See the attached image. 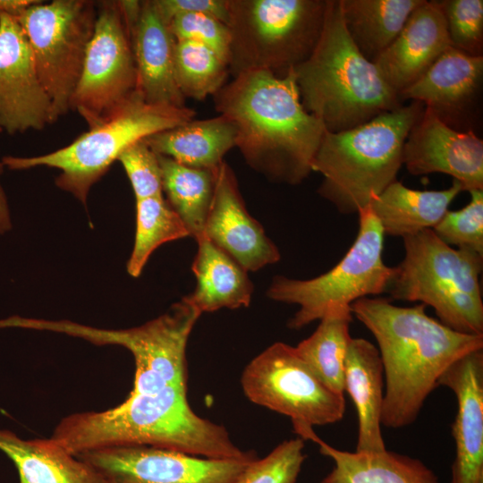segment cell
Segmentation results:
<instances>
[{
	"label": "cell",
	"mask_w": 483,
	"mask_h": 483,
	"mask_svg": "<svg viewBox=\"0 0 483 483\" xmlns=\"http://www.w3.org/2000/svg\"><path fill=\"white\" fill-rule=\"evenodd\" d=\"M216 110L236 128V145L246 163L268 180L301 183L325 132L303 107L294 70L284 77L266 71L242 72L215 95Z\"/></svg>",
	"instance_id": "6da1fadb"
},
{
	"label": "cell",
	"mask_w": 483,
	"mask_h": 483,
	"mask_svg": "<svg viewBox=\"0 0 483 483\" xmlns=\"http://www.w3.org/2000/svg\"><path fill=\"white\" fill-rule=\"evenodd\" d=\"M351 309L377 343L385 378L381 423L389 428L412 424L446 369L483 349V335L449 328L429 317L421 303L400 307L388 299L366 297Z\"/></svg>",
	"instance_id": "7a4b0ae2"
},
{
	"label": "cell",
	"mask_w": 483,
	"mask_h": 483,
	"mask_svg": "<svg viewBox=\"0 0 483 483\" xmlns=\"http://www.w3.org/2000/svg\"><path fill=\"white\" fill-rule=\"evenodd\" d=\"M50 438L73 455L100 448L148 445L212 459L256 456L253 451L238 447L224 426L194 412L187 389L178 387L129 394L111 409L67 415Z\"/></svg>",
	"instance_id": "3957f363"
},
{
	"label": "cell",
	"mask_w": 483,
	"mask_h": 483,
	"mask_svg": "<svg viewBox=\"0 0 483 483\" xmlns=\"http://www.w3.org/2000/svg\"><path fill=\"white\" fill-rule=\"evenodd\" d=\"M294 73L303 107L328 132L355 128L403 105L352 43L339 0H327L317 46Z\"/></svg>",
	"instance_id": "277c9868"
},
{
	"label": "cell",
	"mask_w": 483,
	"mask_h": 483,
	"mask_svg": "<svg viewBox=\"0 0 483 483\" xmlns=\"http://www.w3.org/2000/svg\"><path fill=\"white\" fill-rule=\"evenodd\" d=\"M425 106L417 101L355 128L326 131L312 163L318 194L343 215L358 214L396 181L407 136Z\"/></svg>",
	"instance_id": "5b68a950"
},
{
	"label": "cell",
	"mask_w": 483,
	"mask_h": 483,
	"mask_svg": "<svg viewBox=\"0 0 483 483\" xmlns=\"http://www.w3.org/2000/svg\"><path fill=\"white\" fill-rule=\"evenodd\" d=\"M404 257L394 267L386 293L392 300L430 306L449 328L483 335L480 275L483 256L453 248L432 229L402 238Z\"/></svg>",
	"instance_id": "8992f818"
},
{
	"label": "cell",
	"mask_w": 483,
	"mask_h": 483,
	"mask_svg": "<svg viewBox=\"0 0 483 483\" xmlns=\"http://www.w3.org/2000/svg\"><path fill=\"white\" fill-rule=\"evenodd\" d=\"M326 5L327 0H228L230 73L287 75L317 46Z\"/></svg>",
	"instance_id": "52a82bcc"
},
{
	"label": "cell",
	"mask_w": 483,
	"mask_h": 483,
	"mask_svg": "<svg viewBox=\"0 0 483 483\" xmlns=\"http://www.w3.org/2000/svg\"><path fill=\"white\" fill-rule=\"evenodd\" d=\"M195 115L196 111L188 106L149 104L138 92L113 116L89 128L69 145L37 157L6 156L2 163L12 170L41 165L57 168L61 173L55 184L85 204L92 185L126 148L153 134L182 125Z\"/></svg>",
	"instance_id": "ba28073f"
},
{
	"label": "cell",
	"mask_w": 483,
	"mask_h": 483,
	"mask_svg": "<svg viewBox=\"0 0 483 483\" xmlns=\"http://www.w3.org/2000/svg\"><path fill=\"white\" fill-rule=\"evenodd\" d=\"M356 238L343 258L327 272L307 280L275 276L267 296L296 304L299 309L288 326L301 329L320 320L330 310L351 305L362 298L386 292L394 267L383 260L384 233L369 207L358 214Z\"/></svg>",
	"instance_id": "9c48e42d"
},
{
	"label": "cell",
	"mask_w": 483,
	"mask_h": 483,
	"mask_svg": "<svg viewBox=\"0 0 483 483\" xmlns=\"http://www.w3.org/2000/svg\"><path fill=\"white\" fill-rule=\"evenodd\" d=\"M201 313L183 298L168 311L140 326L96 328L69 320L28 318L26 327L80 337L97 345H119L135 362L130 394L156 393L166 387L187 389L186 348Z\"/></svg>",
	"instance_id": "30bf717a"
},
{
	"label": "cell",
	"mask_w": 483,
	"mask_h": 483,
	"mask_svg": "<svg viewBox=\"0 0 483 483\" xmlns=\"http://www.w3.org/2000/svg\"><path fill=\"white\" fill-rule=\"evenodd\" d=\"M30 43L55 122L67 114L92 37L97 4L89 0L38 1L15 16Z\"/></svg>",
	"instance_id": "8fae6325"
},
{
	"label": "cell",
	"mask_w": 483,
	"mask_h": 483,
	"mask_svg": "<svg viewBox=\"0 0 483 483\" xmlns=\"http://www.w3.org/2000/svg\"><path fill=\"white\" fill-rule=\"evenodd\" d=\"M138 90L130 29L119 1L97 4L94 31L70 108L89 128L113 116Z\"/></svg>",
	"instance_id": "7c38bea8"
},
{
	"label": "cell",
	"mask_w": 483,
	"mask_h": 483,
	"mask_svg": "<svg viewBox=\"0 0 483 483\" xmlns=\"http://www.w3.org/2000/svg\"><path fill=\"white\" fill-rule=\"evenodd\" d=\"M246 397L289 417L292 425L333 424L345 412L343 394L325 386L295 347L277 342L256 356L241 377Z\"/></svg>",
	"instance_id": "4fadbf2b"
},
{
	"label": "cell",
	"mask_w": 483,
	"mask_h": 483,
	"mask_svg": "<svg viewBox=\"0 0 483 483\" xmlns=\"http://www.w3.org/2000/svg\"><path fill=\"white\" fill-rule=\"evenodd\" d=\"M75 456L106 483H235L258 458L212 459L148 445L100 448Z\"/></svg>",
	"instance_id": "5bb4252c"
},
{
	"label": "cell",
	"mask_w": 483,
	"mask_h": 483,
	"mask_svg": "<svg viewBox=\"0 0 483 483\" xmlns=\"http://www.w3.org/2000/svg\"><path fill=\"white\" fill-rule=\"evenodd\" d=\"M53 123L28 38L14 15L0 12V130L15 134Z\"/></svg>",
	"instance_id": "9a60e30c"
},
{
	"label": "cell",
	"mask_w": 483,
	"mask_h": 483,
	"mask_svg": "<svg viewBox=\"0 0 483 483\" xmlns=\"http://www.w3.org/2000/svg\"><path fill=\"white\" fill-rule=\"evenodd\" d=\"M402 165L415 176L450 175L462 191L483 190V141L473 131H459L425 107L403 145Z\"/></svg>",
	"instance_id": "2e32d148"
},
{
	"label": "cell",
	"mask_w": 483,
	"mask_h": 483,
	"mask_svg": "<svg viewBox=\"0 0 483 483\" xmlns=\"http://www.w3.org/2000/svg\"><path fill=\"white\" fill-rule=\"evenodd\" d=\"M204 235L246 271H257L280 259L277 247L247 211L236 177L225 161L216 169Z\"/></svg>",
	"instance_id": "e0dca14e"
},
{
	"label": "cell",
	"mask_w": 483,
	"mask_h": 483,
	"mask_svg": "<svg viewBox=\"0 0 483 483\" xmlns=\"http://www.w3.org/2000/svg\"><path fill=\"white\" fill-rule=\"evenodd\" d=\"M483 55L473 56L452 46L399 97L417 101L459 131H468L479 98Z\"/></svg>",
	"instance_id": "ac0fdd59"
},
{
	"label": "cell",
	"mask_w": 483,
	"mask_h": 483,
	"mask_svg": "<svg viewBox=\"0 0 483 483\" xmlns=\"http://www.w3.org/2000/svg\"><path fill=\"white\" fill-rule=\"evenodd\" d=\"M438 386L452 390L457 402L451 483H483V349L453 362Z\"/></svg>",
	"instance_id": "d6986e66"
},
{
	"label": "cell",
	"mask_w": 483,
	"mask_h": 483,
	"mask_svg": "<svg viewBox=\"0 0 483 483\" xmlns=\"http://www.w3.org/2000/svg\"><path fill=\"white\" fill-rule=\"evenodd\" d=\"M449 47L446 22L438 2L424 0L374 64L385 81L399 96Z\"/></svg>",
	"instance_id": "ffe728a7"
},
{
	"label": "cell",
	"mask_w": 483,
	"mask_h": 483,
	"mask_svg": "<svg viewBox=\"0 0 483 483\" xmlns=\"http://www.w3.org/2000/svg\"><path fill=\"white\" fill-rule=\"evenodd\" d=\"M138 73V90L153 105L185 107L186 99L174 78L175 39L153 1H141L137 21L130 29Z\"/></svg>",
	"instance_id": "44dd1931"
},
{
	"label": "cell",
	"mask_w": 483,
	"mask_h": 483,
	"mask_svg": "<svg viewBox=\"0 0 483 483\" xmlns=\"http://www.w3.org/2000/svg\"><path fill=\"white\" fill-rule=\"evenodd\" d=\"M344 392L357 411L356 451L377 453L386 450L381 431L385 395L383 364L377 348L367 339L352 337L344 360Z\"/></svg>",
	"instance_id": "7402d4cb"
},
{
	"label": "cell",
	"mask_w": 483,
	"mask_h": 483,
	"mask_svg": "<svg viewBox=\"0 0 483 483\" xmlns=\"http://www.w3.org/2000/svg\"><path fill=\"white\" fill-rule=\"evenodd\" d=\"M301 439L316 443L319 452L334 461V468L321 483H440L435 472L419 459L387 449L361 453L336 449L321 438L312 427L293 426Z\"/></svg>",
	"instance_id": "603a6c76"
},
{
	"label": "cell",
	"mask_w": 483,
	"mask_h": 483,
	"mask_svg": "<svg viewBox=\"0 0 483 483\" xmlns=\"http://www.w3.org/2000/svg\"><path fill=\"white\" fill-rule=\"evenodd\" d=\"M461 191L462 187L455 180L441 191L413 190L396 180L374 197L369 207L385 235L404 238L432 229Z\"/></svg>",
	"instance_id": "cb8c5ba5"
},
{
	"label": "cell",
	"mask_w": 483,
	"mask_h": 483,
	"mask_svg": "<svg viewBox=\"0 0 483 483\" xmlns=\"http://www.w3.org/2000/svg\"><path fill=\"white\" fill-rule=\"evenodd\" d=\"M0 450L16 467L20 483H106L92 466L50 437L22 439L0 429Z\"/></svg>",
	"instance_id": "d4e9b609"
},
{
	"label": "cell",
	"mask_w": 483,
	"mask_h": 483,
	"mask_svg": "<svg viewBox=\"0 0 483 483\" xmlns=\"http://www.w3.org/2000/svg\"><path fill=\"white\" fill-rule=\"evenodd\" d=\"M196 241L198 250L191 269L197 284L193 292L183 299L201 314L223 308L248 307L253 285L247 271L205 235Z\"/></svg>",
	"instance_id": "484cf974"
},
{
	"label": "cell",
	"mask_w": 483,
	"mask_h": 483,
	"mask_svg": "<svg viewBox=\"0 0 483 483\" xmlns=\"http://www.w3.org/2000/svg\"><path fill=\"white\" fill-rule=\"evenodd\" d=\"M236 128L225 116L195 120L144 140L157 155L192 167L214 170L236 145Z\"/></svg>",
	"instance_id": "4316f807"
},
{
	"label": "cell",
	"mask_w": 483,
	"mask_h": 483,
	"mask_svg": "<svg viewBox=\"0 0 483 483\" xmlns=\"http://www.w3.org/2000/svg\"><path fill=\"white\" fill-rule=\"evenodd\" d=\"M424 0H339L345 30L360 53L375 61L395 40Z\"/></svg>",
	"instance_id": "83f0119b"
},
{
	"label": "cell",
	"mask_w": 483,
	"mask_h": 483,
	"mask_svg": "<svg viewBox=\"0 0 483 483\" xmlns=\"http://www.w3.org/2000/svg\"><path fill=\"white\" fill-rule=\"evenodd\" d=\"M351 307L327 312L317 329L295 347L316 377L332 391L344 394V360L349 343Z\"/></svg>",
	"instance_id": "f1b7e54d"
},
{
	"label": "cell",
	"mask_w": 483,
	"mask_h": 483,
	"mask_svg": "<svg viewBox=\"0 0 483 483\" xmlns=\"http://www.w3.org/2000/svg\"><path fill=\"white\" fill-rule=\"evenodd\" d=\"M158 159L165 199L185 225L190 236L198 239L204 235L217 168L188 166L161 155Z\"/></svg>",
	"instance_id": "f546056e"
},
{
	"label": "cell",
	"mask_w": 483,
	"mask_h": 483,
	"mask_svg": "<svg viewBox=\"0 0 483 483\" xmlns=\"http://www.w3.org/2000/svg\"><path fill=\"white\" fill-rule=\"evenodd\" d=\"M190 236L163 195L136 201V233L127 271L138 277L152 252L163 243Z\"/></svg>",
	"instance_id": "4dcf8cb0"
},
{
	"label": "cell",
	"mask_w": 483,
	"mask_h": 483,
	"mask_svg": "<svg viewBox=\"0 0 483 483\" xmlns=\"http://www.w3.org/2000/svg\"><path fill=\"white\" fill-rule=\"evenodd\" d=\"M174 71L183 97L203 100L215 95L230 73L228 64L214 51L191 41H176Z\"/></svg>",
	"instance_id": "1f68e13d"
},
{
	"label": "cell",
	"mask_w": 483,
	"mask_h": 483,
	"mask_svg": "<svg viewBox=\"0 0 483 483\" xmlns=\"http://www.w3.org/2000/svg\"><path fill=\"white\" fill-rule=\"evenodd\" d=\"M469 192L470 202L448 210L432 230L446 244L483 256V190Z\"/></svg>",
	"instance_id": "d6a6232c"
},
{
	"label": "cell",
	"mask_w": 483,
	"mask_h": 483,
	"mask_svg": "<svg viewBox=\"0 0 483 483\" xmlns=\"http://www.w3.org/2000/svg\"><path fill=\"white\" fill-rule=\"evenodd\" d=\"M301 437L285 440L264 458H257L235 483H295L306 455Z\"/></svg>",
	"instance_id": "836d02e7"
},
{
	"label": "cell",
	"mask_w": 483,
	"mask_h": 483,
	"mask_svg": "<svg viewBox=\"0 0 483 483\" xmlns=\"http://www.w3.org/2000/svg\"><path fill=\"white\" fill-rule=\"evenodd\" d=\"M451 46L473 56L483 55V1H437Z\"/></svg>",
	"instance_id": "e575fe53"
},
{
	"label": "cell",
	"mask_w": 483,
	"mask_h": 483,
	"mask_svg": "<svg viewBox=\"0 0 483 483\" xmlns=\"http://www.w3.org/2000/svg\"><path fill=\"white\" fill-rule=\"evenodd\" d=\"M168 26L176 41L205 46L228 64L230 33L225 22L208 14L193 13L174 17Z\"/></svg>",
	"instance_id": "d590c367"
},
{
	"label": "cell",
	"mask_w": 483,
	"mask_h": 483,
	"mask_svg": "<svg viewBox=\"0 0 483 483\" xmlns=\"http://www.w3.org/2000/svg\"><path fill=\"white\" fill-rule=\"evenodd\" d=\"M123 165L137 200L163 195L162 171L156 154L140 140L126 148L117 159Z\"/></svg>",
	"instance_id": "8d00e7d4"
},
{
	"label": "cell",
	"mask_w": 483,
	"mask_h": 483,
	"mask_svg": "<svg viewBox=\"0 0 483 483\" xmlns=\"http://www.w3.org/2000/svg\"><path fill=\"white\" fill-rule=\"evenodd\" d=\"M161 16L167 23L183 13H204L227 24L228 0H152Z\"/></svg>",
	"instance_id": "74e56055"
},
{
	"label": "cell",
	"mask_w": 483,
	"mask_h": 483,
	"mask_svg": "<svg viewBox=\"0 0 483 483\" xmlns=\"http://www.w3.org/2000/svg\"><path fill=\"white\" fill-rule=\"evenodd\" d=\"M4 164L0 162V175L4 172ZM12 227L10 211L6 196L0 184V233H4Z\"/></svg>",
	"instance_id": "f35d334b"
},
{
	"label": "cell",
	"mask_w": 483,
	"mask_h": 483,
	"mask_svg": "<svg viewBox=\"0 0 483 483\" xmlns=\"http://www.w3.org/2000/svg\"><path fill=\"white\" fill-rule=\"evenodd\" d=\"M38 0H0V12L18 15L23 9Z\"/></svg>",
	"instance_id": "ab89813d"
}]
</instances>
